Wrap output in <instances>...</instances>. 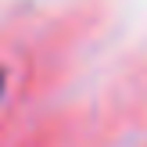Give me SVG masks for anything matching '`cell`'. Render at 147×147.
<instances>
[{
	"label": "cell",
	"instance_id": "1",
	"mask_svg": "<svg viewBox=\"0 0 147 147\" xmlns=\"http://www.w3.org/2000/svg\"><path fill=\"white\" fill-rule=\"evenodd\" d=\"M0 90H4V76H0Z\"/></svg>",
	"mask_w": 147,
	"mask_h": 147
}]
</instances>
